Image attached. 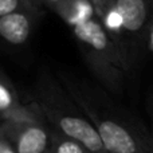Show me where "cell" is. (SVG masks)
Segmentation results:
<instances>
[{"label":"cell","mask_w":153,"mask_h":153,"mask_svg":"<svg viewBox=\"0 0 153 153\" xmlns=\"http://www.w3.org/2000/svg\"><path fill=\"white\" fill-rule=\"evenodd\" d=\"M56 76L89 117L109 153H153V134L117 105L106 89L66 71Z\"/></svg>","instance_id":"obj_1"},{"label":"cell","mask_w":153,"mask_h":153,"mask_svg":"<svg viewBox=\"0 0 153 153\" xmlns=\"http://www.w3.org/2000/svg\"><path fill=\"white\" fill-rule=\"evenodd\" d=\"M32 98L39 103L51 128L78 140L91 153H109L89 117L56 75L46 69L40 70Z\"/></svg>","instance_id":"obj_2"},{"label":"cell","mask_w":153,"mask_h":153,"mask_svg":"<svg viewBox=\"0 0 153 153\" xmlns=\"http://www.w3.org/2000/svg\"><path fill=\"white\" fill-rule=\"evenodd\" d=\"M71 31L82 58L97 82L111 94H121L129 71L102 22L94 18Z\"/></svg>","instance_id":"obj_3"},{"label":"cell","mask_w":153,"mask_h":153,"mask_svg":"<svg viewBox=\"0 0 153 153\" xmlns=\"http://www.w3.org/2000/svg\"><path fill=\"white\" fill-rule=\"evenodd\" d=\"M113 5L121 22L120 54L128 71L136 65L144 42L148 39L152 23L151 5L148 0H113Z\"/></svg>","instance_id":"obj_4"},{"label":"cell","mask_w":153,"mask_h":153,"mask_svg":"<svg viewBox=\"0 0 153 153\" xmlns=\"http://www.w3.org/2000/svg\"><path fill=\"white\" fill-rule=\"evenodd\" d=\"M0 136L12 144L16 153H46L51 126L47 120H7L1 121Z\"/></svg>","instance_id":"obj_5"},{"label":"cell","mask_w":153,"mask_h":153,"mask_svg":"<svg viewBox=\"0 0 153 153\" xmlns=\"http://www.w3.org/2000/svg\"><path fill=\"white\" fill-rule=\"evenodd\" d=\"M45 11H22L0 16V36L10 46H22L30 39Z\"/></svg>","instance_id":"obj_6"},{"label":"cell","mask_w":153,"mask_h":153,"mask_svg":"<svg viewBox=\"0 0 153 153\" xmlns=\"http://www.w3.org/2000/svg\"><path fill=\"white\" fill-rule=\"evenodd\" d=\"M55 13L71 30L97 18L91 0H65L55 10Z\"/></svg>","instance_id":"obj_7"},{"label":"cell","mask_w":153,"mask_h":153,"mask_svg":"<svg viewBox=\"0 0 153 153\" xmlns=\"http://www.w3.org/2000/svg\"><path fill=\"white\" fill-rule=\"evenodd\" d=\"M15 83L4 71L0 74V118L10 120L24 106Z\"/></svg>","instance_id":"obj_8"},{"label":"cell","mask_w":153,"mask_h":153,"mask_svg":"<svg viewBox=\"0 0 153 153\" xmlns=\"http://www.w3.org/2000/svg\"><path fill=\"white\" fill-rule=\"evenodd\" d=\"M46 153H91L82 143L51 128V138Z\"/></svg>","instance_id":"obj_9"},{"label":"cell","mask_w":153,"mask_h":153,"mask_svg":"<svg viewBox=\"0 0 153 153\" xmlns=\"http://www.w3.org/2000/svg\"><path fill=\"white\" fill-rule=\"evenodd\" d=\"M43 10L32 0H0V16L11 15L22 11H36Z\"/></svg>","instance_id":"obj_10"},{"label":"cell","mask_w":153,"mask_h":153,"mask_svg":"<svg viewBox=\"0 0 153 153\" xmlns=\"http://www.w3.org/2000/svg\"><path fill=\"white\" fill-rule=\"evenodd\" d=\"M91 3L94 4L97 18L102 19L103 15H105V13L108 12V10L110 8V5L113 4V0H91Z\"/></svg>","instance_id":"obj_11"},{"label":"cell","mask_w":153,"mask_h":153,"mask_svg":"<svg viewBox=\"0 0 153 153\" xmlns=\"http://www.w3.org/2000/svg\"><path fill=\"white\" fill-rule=\"evenodd\" d=\"M0 153H16L12 144L1 136H0Z\"/></svg>","instance_id":"obj_12"},{"label":"cell","mask_w":153,"mask_h":153,"mask_svg":"<svg viewBox=\"0 0 153 153\" xmlns=\"http://www.w3.org/2000/svg\"><path fill=\"white\" fill-rule=\"evenodd\" d=\"M63 1L65 0H42V5H43V8H47V10H51L55 12V10Z\"/></svg>","instance_id":"obj_13"},{"label":"cell","mask_w":153,"mask_h":153,"mask_svg":"<svg viewBox=\"0 0 153 153\" xmlns=\"http://www.w3.org/2000/svg\"><path fill=\"white\" fill-rule=\"evenodd\" d=\"M146 42H148V46L149 48L153 51V24L151 27H149V31H148V39H146Z\"/></svg>","instance_id":"obj_14"},{"label":"cell","mask_w":153,"mask_h":153,"mask_svg":"<svg viewBox=\"0 0 153 153\" xmlns=\"http://www.w3.org/2000/svg\"><path fill=\"white\" fill-rule=\"evenodd\" d=\"M149 1V5H151V15H152V23H151V26L153 24V0H148Z\"/></svg>","instance_id":"obj_15"},{"label":"cell","mask_w":153,"mask_h":153,"mask_svg":"<svg viewBox=\"0 0 153 153\" xmlns=\"http://www.w3.org/2000/svg\"><path fill=\"white\" fill-rule=\"evenodd\" d=\"M32 1H34L35 4H38L39 7H42V8H43V5H42V0H32Z\"/></svg>","instance_id":"obj_16"},{"label":"cell","mask_w":153,"mask_h":153,"mask_svg":"<svg viewBox=\"0 0 153 153\" xmlns=\"http://www.w3.org/2000/svg\"><path fill=\"white\" fill-rule=\"evenodd\" d=\"M152 117H153V101H152Z\"/></svg>","instance_id":"obj_17"}]
</instances>
